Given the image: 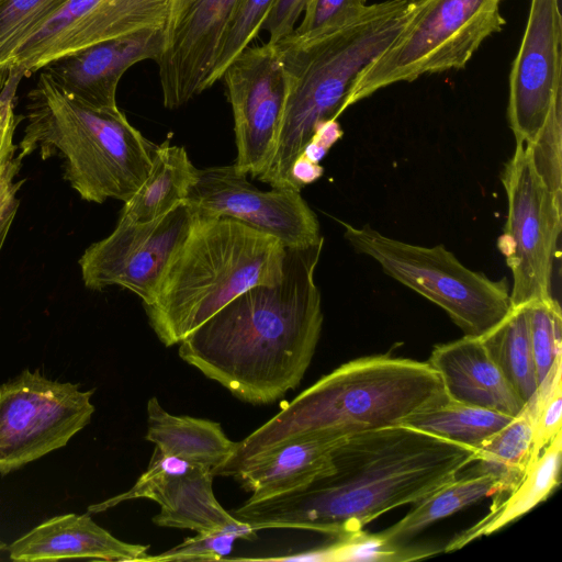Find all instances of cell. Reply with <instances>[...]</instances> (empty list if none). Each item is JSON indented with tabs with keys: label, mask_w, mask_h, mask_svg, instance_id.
I'll return each mask as SVG.
<instances>
[{
	"label": "cell",
	"mask_w": 562,
	"mask_h": 562,
	"mask_svg": "<svg viewBox=\"0 0 562 562\" xmlns=\"http://www.w3.org/2000/svg\"><path fill=\"white\" fill-rule=\"evenodd\" d=\"M474 453L404 425L352 435L334 449L330 469L307 486L246 501L232 515L257 531L286 528L344 537L450 483L472 464Z\"/></svg>",
	"instance_id": "cell-1"
},
{
	"label": "cell",
	"mask_w": 562,
	"mask_h": 562,
	"mask_svg": "<svg viewBox=\"0 0 562 562\" xmlns=\"http://www.w3.org/2000/svg\"><path fill=\"white\" fill-rule=\"evenodd\" d=\"M324 238L285 247L283 273L221 308L179 344V356L238 400L266 405L297 387L323 327L315 283Z\"/></svg>",
	"instance_id": "cell-2"
},
{
	"label": "cell",
	"mask_w": 562,
	"mask_h": 562,
	"mask_svg": "<svg viewBox=\"0 0 562 562\" xmlns=\"http://www.w3.org/2000/svg\"><path fill=\"white\" fill-rule=\"evenodd\" d=\"M447 400L441 378L428 362L387 355L358 358L322 376L238 441L217 475L232 476L245 462L294 440L398 426Z\"/></svg>",
	"instance_id": "cell-3"
},
{
	"label": "cell",
	"mask_w": 562,
	"mask_h": 562,
	"mask_svg": "<svg viewBox=\"0 0 562 562\" xmlns=\"http://www.w3.org/2000/svg\"><path fill=\"white\" fill-rule=\"evenodd\" d=\"M415 0L368 4L353 21L314 34H295L274 44L286 81V97L274 150L258 179L292 189L291 169L324 122L337 120L359 74L401 32Z\"/></svg>",
	"instance_id": "cell-4"
},
{
	"label": "cell",
	"mask_w": 562,
	"mask_h": 562,
	"mask_svg": "<svg viewBox=\"0 0 562 562\" xmlns=\"http://www.w3.org/2000/svg\"><path fill=\"white\" fill-rule=\"evenodd\" d=\"M284 256L270 234L229 217L198 216L143 305L150 327L166 347L180 344L245 291L278 282Z\"/></svg>",
	"instance_id": "cell-5"
},
{
	"label": "cell",
	"mask_w": 562,
	"mask_h": 562,
	"mask_svg": "<svg viewBox=\"0 0 562 562\" xmlns=\"http://www.w3.org/2000/svg\"><path fill=\"white\" fill-rule=\"evenodd\" d=\"M19 157L58 156L64 178L81 199L127 201L148 177L157 148L117 108L95 109L61 90L42 71L29 91Z\"/></svg>",
	"instance_id": "cell-6"
},
{
	"label": "cell",
	"mask_w": 562,
	"mask_h": 562,
	"mask_svg": "<svg viewBox=\"0 0 562 562\" xmlns=\"http://www.w3.org/2000/svg\"><path fill=\"white\" fill-rule=\"evenodd\" d=\"M503 1L415 0L395 40L357 77L346 109L391 85L464 68L483 42L505 26Z\"/></svg>",
	"instance_id": "cell-7"
},
{
	"label": "cell",
	"mask_w": 562,
	"mask_h": 562,
	"mask_svg": "<svg viewBox=\"0 0 562 562\" xmlns=\"http://www.w3.org/2000/svg\"><path fill=\"white\" fill-rule=\"evenodd\" d=\"M344 237L384 273L440 306L468 336L482 337L513 308L506 280L463 266L443 245L418 246L366 225L341 223Z\"/></svg>",
	"instance_id": "cell-8"
},
{
	"label": "cell",
	"mask_w": 562,
	"mask_h": 562,
	"mask_svg": "<svg viewBox=\"0 0 562 562\" xmlns=\"http://www.w3.org/2000/svg\"><path fill=\"white\" fill-rule=\"evenodd\" d=\"M502 183L507 216L498 249L512 271V306L552 297V277L562 227V196L538 173L529 147L516 142Z\"/></svg>",
	"instance_id": "cell-9"
},
{
	"label": "cell",
	"mask_w": 562,
	"mask_h": 562,
	"mask_svg": "<svg viewBox=\"0 0 562 562\" xmlns=\"http://www.w3.org/2000/svg\"><path fill=\"white\" fill-rule=\"evenodd\" d=\"M92 394L29 370L0 385V474L65 447L90 423Z\"/></svg>",
	"instance_id": "cell-10"
},
{
	"label": "cell",
	"mask_w": 562,
	"mask_h": 562,
	"mask_svg": "<svg viewBox=\"0 0 562 562\" xmlns=\"http://www.w3.org/2000/svg\"><path fill=\"white\" fill-rule=\"evenodd\" d=\"M196 217L193 207L182 202L149 222L119 218L114 231L90 245L80 257L85 285L95 291L117 285L139 296L143 305L150 303Z\"/></svg>",
	"instance_id": "cell-11"
},
{
	"label": "cell",
	"mask_w": 562,
	"mask_h": 562,
	"mask_svg": "<svg viewBox=\"0 0 562 562\" xmlns=\"http://www.w3.org/2000/svg\"><path fill=\"white\" fill-rule=\"evenodd\" d=\"M175 0H68L13 58L11 76H31L87 46L143 30L166 29Z\"/></svg>",
	"instance_id": "cell-12"
},
{
	"label": "cell",
	"mask_w": 562,
	"mask_h": 562,
	"mask_svg": "<svg viewBox=\"0 0 562 562\" xmlns=\"http://www.w3.org/2000/svg\"><path fill=\"white\" fill-rule=\"evenodd\" d=\"M198 216L229 217L277 237L284 247L323 239L315 213L301 191L272 188L262 191L235 165L198 169L186 200Z\"/></svg>",
	"instance_id": "cell-13"
},
{
	"label": "cell",
	"mask_w": 562,
	"mask_h": 562,
	"mask_svg": "<svg viewBox=\"0 0 562 562\" xmlns=\"http://www.w3.org/2000/svg\"><path fill=\"white\" fill-rule=\"evenodd\" d=\"M234 117L238 171L258 178L270 161L286 97V81L274 44L248 46L225 68Z\"/></svg>",
	"instance_id": "cell-14"
},
{
	"label": "cell",
	"mask_w": 562,
	"mask_h": 562,
	"mask_svg": "<svg viewBox=\"0 0 562 562\" xmlns=\"http://www.w3.org/2000/svg\"><path fill=\"white\" fill-rule=\"evenodd\" d=\"M239 0H175L156 61L162 102L178 109L213 86L212 75Z\"/></svg>",
	"instance_id": "cell-15"
},
{
	"label": "cell",
	"mask_w": 562,
	"mask_h": 562,
	"mask_svg": "<svg viewBox=\"0 0 562 562\" xmlns=\"http://www.w3.org/2000/svg\"><path fill=\"white\" fill-rule=\"evenodd\" d=\"M562 89V18L559 0H531L509 75L507 119L516 142L529 144Z\"/></svg>",
	"instance_id": "cell-16"
},
{
	"label": "cell",
	"mask_w": 562,
	"mask_h": 562,
	"mask_svg": "<svg viewBox=\"0 0 562 562\" xmlns=\"http://www.w3.org/2000/svg\"><path fill=\"white\" fill-rule=\"evenodd\" d=\"M213 471L204 465L164 453L155 447L146 471L127 491L90 505L89 514L105 512L134 498H149L160 506L153 518L160 527L210 532L238 521L217 502Z\"/></svg>",
	"instance_id": "cell-17"
},
{
	"label": "cell",
	"mask_w": 562,
	"mask_h": 562,
	"mask_svg": "<svg viewBox=\"0 0 562 562\" xmlns=\"http://www.w3.org/2000/svg\"><path fill=\"white\" fill-rule=\"evenodd\" d=\"M165 30L150 29L103 41L64 55L43 67L66 93L95 109H117L120 79L133 65L160 57Z\"/></svg>",
	"instance_id": "cell-18"
},
{
	"label": "cell",
	"mask_w": 562,
	"mask_h": 562,
	"mask_svg": "<svg viewBox=\"0 0 562 562\" xmlns=\"http://www.w3.org/2000/svg\"><path fill=\"white\" fill-rule=\"evenodd\" d=\"M440 375L451 401L515 417L525 406L481 337L464 335L437 345L427 361Z\"/></svg>",
	"instance_id": "cell-19"
},
{
	"label": "cell",
	"mask_w": 562,
	"mask_h": 562,
	"mask_svg": "<svg viewBox=\"0 0 562 562\" xmlns=\"http://www.w3.org/2000/svg\"><path fill=\"white\" fill-rule=\"evenodd\" d=\"M149 546L119 540L87 514L55 516L13 541L10 559L19 562L88 558L106 561H140Z\"/></svg>",
	"instance_id": "cell-20"
},
{
	"label": "cell",
	"mask_w": 562,
	"mask_h": 562,
	"mask_svg": "<svg viewBox=\"0 0 562 562\" xmlns=\"http://www.w3.org/2000/svg\"><path fill=\"white\" fill-rule=\"evenodd\" d=\"M345 438H308L288 442L245 462L232 476L251 492L248 502L301 490L330 469L331 453Z\"/></svg>",
	"instance_id": "cell-21"
},
{
	"label": "cell",
	"mask_w": 562,
	"mask_h": 562,
	"mask_svg": "<svg viewBox=\"0 0 562 562\" xmlns=\"http://www.w3.org/2000/svg\"><path fill=\"white\" fill-rule=\"evenodd\" d=\"M145 439L164 453L210 468L214 475L229 461L237 442L231 440L221 424L167 412L156 396L147 402Z\"/></svg>",
	"instance_id": "cell-22"
},
{
	"label": "cell",
	"mask_w": 562,
	"mask_h": 562,
	"mask_svg": "<svg viewBox=\"0 0 562 562\" xmlns=\"http://www.w3.org/2000/svg\"><path fill=\"white\" fill-rule=\"evenodd\" d=\"M561 461L562 432H559L528 468L518 485L505 496L495 498L488 514L453 537L443 552L461 549L506 527L547 499L560 483Z\"/></svg>",
	"instance_id": "cell-23"
},
{
	"label": "cell",
	"mask_w": 562,
	"mask_h": 562,
	"mask_svg": "<svg viewBox=\"0 0 562 562\" xmlns=\"http://www.w3.org/2000/svg\"><path fill=\"white\" fill-rule=\"evenodd\" d=\"M196 175L186 148L165 140L157 145L148 177L124 202L120 218L145 223L169 213L186 202Z\"/></svg>",
	"instance_id": "cell-24"
},
{
	"label": "cell",
	"mask_w": 562,
	"mask_h": 562,
	"mask_svg": "<svg viewBox=\"0 0 562 562\" xmlns=\"http://www.w3.org/2000/svg\"><path fill=\"white\" fill-rule=\"evenodd\" d=\"M462 473L429 494L389 528L378 532L390 548L405 550L404 544L432 524L447 518L488 495L501 492L499 481L491 474Z\"/></svg>",
	"instance_id": "cell-25"
},
{
	"label": "cell",
	"mask_w": 562,
	"mask_h": 562,
	"mask_svg": "<svg viewBox=\"0 0 562 562\" xmlns=\"http://www.w3.org/2000/svg\"><path fill=\"white\" fill-rule=\"evenodd\" d=\"M533 418L535 398L532 395L508 424L475 450L472 462L475 467L464 472L495 476L501 485V492L495 495V498H501L514 490L529 467Z\"/></svg>",
	"instance_id": "cell-26"
},
{
	"label": "cell",
	"mask_w": 562,
	"mask_h": 562,
	"mask_svg": "<svg viewBox=\"0 0 562 562\" xmlns=\"http://www.w3.org/2000/svg\"><path fill=\"white\" fill-rule=\"evenodd\" d=\"M481 338L507 381L527 402L540 384L530 341L527 305L513 307L502 322Z\"/></svg>",
	"instance_id": "cell-27"
},
{
	"label": "cell",
	"mask_w": 562,
	"mask_h": 562,
	"mask_svg": "<svg viewBox=\"0 0 562 562\" xmlns=\"http://www.w3.org/2000/svg\"><path fill=\"white\" fill-rule=\"evenodd\" d=\"M512 418L493 409L448 398L408 417L402 425L476 450Z\"/></svg>",
	"instance_id": "cell-28"
},
{
	"label": "cell",
	"mask_w": 562,
	"mask_h": 562,
	"mask_svg": "<svg viewBox=\"0 0 562 562\" xmlns=\"http://www.w3.org/2000/svg\"><path fill=\"white\" fill-rule=\"evenodd\" d=\"M20 77L11 76L0 91V249L2 248L19 209L16 180L22 159L14 144V131L18 124L14 114V95Z\"/></svg>",
	"instance_id": "cell-29"
},
{
	"label": "cell",
	"mask_w": 562,
	"mask_h": 562,
	"mask_svg": "<svg viewBox=\"0 0 562 562\" xmlns=\"http://www.w3.org/2000/svg\"><path fill=\"white\" fill-rule=\"evenodd\" d=\"M68 0H0V91L20 46Z\"/></svg>",
	"instance_id": "cell-30"
},
{
	"label": "cell",
	"mask_w": 562,
	"mask_h": 562,
	"mask_svg": "<svg viewBox=\"0 0 562 562\" xmlns=\"http://www.w3.org/2000/svg\"><path fill=\"white\" fill-rule=\"evenodd\" d=\"M257 530L238 520L225 528L198 532L176 547L157 555H146L140 561H220L232 553L237 540H254Z\"/></svg>",
	"instance_id": "cell-31"
},
{
	"label": "cell",
	"mask_w": 562,
	"mask_h": 562,
	"mask_svg": "<svg viewBox=\"0 0 562 562\" xmlns=\"http://www.w3.org/2000/svg\"><path fill=\"white\" fill-rule=\"evenodd\" d=\"M527 305L529 335L539 382L543 380L557 357L562 355V313L554 296Z\"/></svg>",
	"instance_id": "cell-32"
},
{
	"label": "cell",
	"mask_w": 562,
	"mask_h": 562,
	"mask_svg": "<svg viewBox=\"0 0 562 562\" xmlns=\"http://www.w3.org/2000/svg\"><path fill=\"white\" fill-rule=\"evenodd\" d=\"M561 364L562 355H559L550 371L533 393V439L529 467L537 460L542 450L554 439V437L561 432Z\"/></svg>",
	"instance_id": "cell-33"
},
{
	"label": "cell",
	"mask_w": 562,
	"mask_h": 562,
	"mask_svg": "<svg viewBox=\"0 0 562 562\" xmlns=\"http://www.w3.org/2000/svg\"><path fill=\"white\" fill-rule=\"evenodd\" d=\"M526 145L538 173L553 192L562 196V89L554 95L543 126Z\"/></svg>",
	"instance_id": "cell-34"
},
{
	"label": "cell",
	"mask_w": 562,
	"mask_h": 562,
	"mask_svg": "<svg viewBox=\"0 0 562 562\" xmlns=\"http://www.w3.org/2000/svg\"><path fill=\"white\" fill-rule=\"evenodd\" d=\"M274 0H239L216 59L212 82L221 80L225 68L256 38Z\"/></svg>",
	"instance_id": "cell-35"
},
{
	"label": "cell",
	"mask_w": 562,
	"mask_h": 562,
	"mask_svg": "<svg viewBox=\"0 0 562 562\" xmlns=\"http://www.w3.org/2000/svg\"><path fill=\"white\" fill-rule=\"evenodd\" d=\"M327 547L308 553L311 560L326 561H406L423 557V551L397 550L387 547L376 533L363 530L335 538Z\"/></svg>",
	"instance_id": "cell-36"
},
{
	"label": "cell",
	"mask_w": 562,
	"mask_h": 562,
	"mask_svg": "<svg viewBox=\"0 0 562 562\" xmlns=\"http://www.w3.org/2000/svg\"><path fill=\"white\" fill-rule=\"evenodd\" d=\"M367 0H308L295 34H314L333 30L357 19Z\"/></svg>",
	"instance_id": "cell-37"
},
{
	"label": "cell",
	"mask_w": 562,
	"mask_h": 562,
	"mask_svg": "<svg viewBox=\"0 0 562 562\" xmlns=\"http://www.w3.org/2000/svg\"><path fill=\"white\" fill-rule=\"evenodd\" d=\"M308 0H274L266 15L261 30L268 32V43L276 44L289 36L303 14Z\"/></svg>",
	"instance_id": "cell-38"
},
{
	"label": "cell",
	"mask_w": 562,
	"mask_h": 562,
	"mask_svg": "<svg viewBox=\"0 0 562 562\" xmlns=\"http://www.w3.org/2000/svg\"><path fill=\"white\" fill-rule=\"evenodd\" d=\"M341 135L342 131L337 120L324 122L315 130L301 155L315 164H319Z\"/></svg>",
	"instance_id": "cell-39"
},
{
	"label": "cell",
	"mask_w": 562,
	"mask_h": 562,
	"mask_svg": "<svg viewBox=\"0 0 562 562\" xmlns=\"http://www.w3.org/2000/svg\"><path fill=\"white\" fill-rule=\"evenodd\" d=\"M323 167L300 155L291 169V179L294 190L301 191L303 187L316 181L323 175Z\"/></svg>",
	"instance_id": "cell-40"
},
{
	"label": "cell",
	"mask_w": 562,
	"mask_h": 562,
	"mask_svg": "<svg viewBox=\"0 0 562 562\" xmlns=\"http://www.w3.org/2000/svg\"><path fill=\"white\" fill-rule=\"evenodd\" d=\"M5 547H7V546H5V543H4L3 541H1V540H0V551H1V550H3V549H5Z\"/></svg>",
	"instance_id": "cell-41"
}]
</instances>
